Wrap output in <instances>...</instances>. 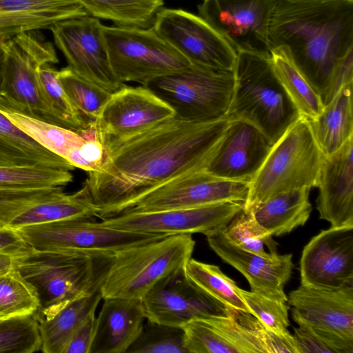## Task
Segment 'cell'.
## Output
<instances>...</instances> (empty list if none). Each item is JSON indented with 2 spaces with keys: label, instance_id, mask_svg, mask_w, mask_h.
Returning a JSON list of instances; mask_svg holds the SVG:
<instances>
[{
  "label": "cell",
  "instance_id": "cell-41",
  "mask_svg": "<svg viewBox=\"0 0 353 353\" xmlns=\"http://www.w3.org/2000/svg\"><path fill=\"white\" fill-rule=\"evenodd\" d=\"M127 353H188L183 343V330L147 321Z\"/></svg>",
  "mask_w": 353,
  "mask_h": 353
},
{
  "label": "cell",
  "instance_id": "cell-32",
  "mask_svg": "<svg viewBox=\"0 0 353 353\" xmlns=\"http://www.w3.org/2000/svg\"><path fill=\"white\" fill-rule=\"evenodd\" d=\"M88 15L117 26L150 28L163 0H74Z\"/></svg>",
  "mask_w": 353,
  "mask_h": 353
},
{
  "label": "cell",
  "instance_id": "cell-9",
  "mask_svg": "<svg viewBox=\"0 0 353 353\" xmlns=\"http://www.w3.org/2000/svg\"><path fill=\"white\" fill-rule=\"evenodd\" d=\"M234 83V70L192 64L185 71L154 79L144 86L167 103L174 117L208 122L227 118Z\"/></svg>",
  "mask_w": 353,
  "mask_h": 353
},
{
  "label": "cell",
  "instance_id": "cell-45",
  "mask_svg": "<svg viewBox=\"0 0 353 353\" xmlns=\"http://www.w3.org/2000/svg\"><path fill=\"white\" fill-rule=\"evenodd\" d=\"M234 317L256 336L265 353H299L294 338L289 331L279 332L272 330L250 312L237 310Z\"/></svg>",
  "mask_w": 353,
  "mask_h": 353
},
{
  "label": "cell",
  "instance_id": "cell-24",
  "mask_svg": "<svg viewBox=\"0 0 353 353\" xmlns=\"http://www.w3.org/2000/svg\"><path fill=\"white\" fill-rule=\"evenodd\" d=\"M90 353H127L146 320L141 300L103 299Z\"/></svg>",
  "mask_w": 353,
  "mask_h": 353
},
{
  "label": "cell",
  "instance_id": "cell-44",
  "mask_svg": "<svg viewBox=\"0 0 353 353\" xmlns=\"http://www.w3.org/2000/svg\"><path fill=\"white\" fill-rule=\"evenodd\" d=\"M240 294L250 313L263 325L279 332L288 331L290 305L241 288Z\"/></svg>",
  "mask_w": 353,
  "mask_h": 353
},
{
  "label": "cell",
  "instance_id": "cell-36",
  "mask_svg": "<svg viewBox=\"0 0 353 353\" xmlns=\"http://www.w3.org/2000/svg\"><path fill=\"white\" fill-rule=\"evenodd\" d=\"M40 309L37 290L16 268L0 276V319L36 314Z\"/></svg>",
  "mask_w": 353,
  "mask_h": 353
},
{
  "label": "cell",
  "instance_id": "cell-40",
  "mask_svg": "<svg viewBox=\"0 0 353 353\" xmlns=\"http://www.w3.org/2000/svg\"><path fill=\"white\" fill-rule=\"evenodd\" d=\"M41 351L37 314L0 319V353Z\"/></svg>",
  "mask_w": 353,
  "mask_h": 353
},
{
  "label": "cell",
  "instance_id": "cell-21",
  "mask_svg": "<svg viewBox=\"0 0 353 353\" xmlns=\"http://www.w3.org/2000/svg\"><path fill=\"white\" fill-rule=\"evenodd\" d=\"M288 302L298 325H307L353 339V286L339 288L301 285L291 291Z\"/></svg>",
  "mask_w": 353,
  "mask_h": 353
},
{
  "label": "cell",
  "instance_id": "cell-39",
  "mask_svg": "<svg viewBox=\"0 0 353 353\" xmlns=\"http://www.w3.org/2000/svg\"><path fill=\"white\" fill-rule=\"evenodd\" d=\"M72 181L71 171L66 170L37 166H0L1 189L64 187Z\"/></svg>",
  "mask_w": 353,
  "mask_h": 353
},
{
  "label": "cell",
  "instance_id": "cell-14",
  "mask_svg": "<svg viewBox=\"0 0 353 353\" xmlns=\"http://www.w3.org/2000/svg\"><path fill=\"white\" fill-rule=\"evenodd\" d=\"M102 27L99 19L86 15L59 21L50 30L72 72L114 92L124 84L112 70Z\"/></svg>",
  "mask_w": 353,
  "mask_h": 353
},
{
  "label": "cell",
  "instance_id": "cell-50",
  "mask_svg": "<svg viewBox=\"0 0 353 353\" xmlns=\"http://www.w3.org/2000/svg\"><path fill=\"white\" fill-rule=\"evenodd\" d=\"M7 56V40L0 36V90L1 88Z\"/></svg>",
  "mask_w": 353,
  "mask_h": 353
},
{
  "label": "cell",
  "instance_id": "cell-49",
  "mask_svg": "<svg viewBox=\"0 0 353 353\" xmlns=\"http://www.w3.org/2000/svg\"><path fill=\"white\" fill-rule=\"evenodd\" d=\"M19 252L0 250V276L15 268L17 256Z\"/></svg>",
  "mask_w": 353,
  "mask_h": 353
},
{
  "label": "cell",
  "instance_id": "cell-5",
  "mask_svg": "<svg viewBox=\"0 0 353 353\" xmlns=\"http://www.w3.org/2000/svg\"><path fill=\"white\" fill-rule=\"evenodd\" d=\"M194 246L192 234H170L114 252L100 285L102 299L142 300L162 281L183 270Z\"/></svg>",
  "mask_w": 353,
  "mask_h": 353
},
{
  "label": "cell",
  "instance_id": "cell-37",
  "mask_svg": "<svg viewBox=\"0 0 353 353\" xmlns=\"http://www.w3.org/2000/svg\"><path fill=\"white\" fill-rule=\"evenodd\" d=\"M223 232L230 241L245 251L268 259L278 254L272 236L250 212L243 210L228 223Z\"/></svg>",
  "mask_w": 353,
  "mask_h": 353
},
{
  "label": "cell",
  "instance_id": "cell-17",
  "mask_svg": "<svg viewBox=\"0 0 353 353\" xmlns=\"http://www.w3.org/2000/svg\"><path fill=\"white\" fill-rule=\"evenodd\" d=\"M273 0H203L199 16L238 52H270L268 28Z\"/></svg>",
  "mask_w": 353,
  "mask_h": 353
},
{
  "label": "cell",
  "instance_id": "cell-33",
  "mask_svg": "<svg viewBox=\"0 0 353 353\" xmlns=\"http://www.w3.org/2000/svg\"><path fill=\"white\" fill-rule=\"evenodd\" d=\"M270 52L274 71L300 114L316 118L324 108L321 99L292 63L286 48L280 46Z\"/></svg>",
  "mask_w": 353,
  "mask_h": 353
},
{
  "label": "cell",
  "instance_id": "cell-6",
  "mask_svg": "<svg viewBox=\"0 0 353 353\" xmlns=\"http://www.w3.org/2000/svg\"><path fill=\"white\" fill-rule=\"evenodd\" d=\"M324 157L308 119L301 116L273 145L249 183L243 210L281 193L317 187Z\"/></svg>",
  "mask_w": 353,
  "mask_h": 353
},
{
  "label": "cell",
  "instance_id": "cell-3",
  "mask_svg": "<svg viewBox=\"0 0 353 353\" xmlns=\"http://www.w3.org/2000/svg\"><path fill=\"white\" fill-rule=\"evenodd\" d=\"M113 254L28 248L18 254L15 268L37 291L41 303L37 316H46L99 289Z\"/></svg>",
  "mask_w": 353,
  "mask_h": 353
},
{
  "label": "cell",
  "instance_id": "cell-22",
  "mask_svg": "<svg viewBox=\"0 0 353 353\" xmlns=\"http://www.w3.org/2000/svg\"><path fill=\"white\" fill-rule=\"evenodd\" d=\"M353 137L324 157L317 188L316 208L331 227L353 225Z\"/></svg>",
  "mask_w": 353,
  "mask_h": 353
},
{
  "label": "cell",
  "instance_id": "cell-26",
  "mask_svg": "<svg viewBox=\"0 0 353 353\" xmlns=\"http://www.w3.org/2000/svg\"><path fill=\"white\" fill-rule=\"evenodd\" d=\"M2 112L40 145L79 169L85 165L91 139L98 134L94 123L75 131L23 114Z\"/></svg>",
  "mask_w": 353,
  "mask_h": 353
},
{
  "label": "cell",
  "instance_id": "cell-38",
  "mask_svg": "<svg viewBox=\"0 0 353 353\" xmlns=\"http://www.w3.org/2000/svg\"><path fill=\"white\" fill-rule=\"evenodd\" d=\"M42 93L52 112L61 121L65 128L81 131L88 128L73 105L59 78V70L46 64L37 72Z\"/></svg>",
  "mask_w": 353,
  "mask_h": 353
},
{
  "label": "cell",
  "instance_id": "cell-2",
  "mask_svg": "<svg viewBox=\"0 0 353 353\" xmlns=\"http://www.w3.org/2000/svg\"><path fill=\"white\" fill-rule=\"evenodd\" d=\"M267 46H284L321 99L339 63L353 52V0H273Z\"/></svg>",
  "mask_w": 353,
  "mask_h": 353
},
{
  "label": "cell",
  "instance_id": "cell-34",
  "mask_svg": "<svg viewBox=\"0 0 353 353\" xmlns=\"http://www.w3.org/2000/svg\"><path fill=\"white\" fill-rule=\"evenodd\" d=\"M185 277L196 287L226 306L250 312L235 281L219 266L190 259L183 268Z\"/></svg>",
  "mask_w": 353,
  "mask_h": 353
},
{
  "label": "cell",
  "instance_id": "cell-20",
  "mask_svg": "<svg viewBox=\"0 0 353 353\" xmlns=\"http://www.w3.org/2000/svg\"><path fill=\"white\" fill-rule=\"evenodd\" d=\"M210 248L225 263L245 277L251 292L272 300L288 302L284 286L290 280L292 254H277L268 259L245 251L225 235L223 230L205 236Z\"/></svg>",
  "mask_w": 353,
  "mask_h": 353
},
{
  "label": "cell",
  "instance_id": "cell-19",
  "mask_svg": "<svg viewBox=\"0 0 353 353\" xmlns=\"http://www.w3.org/2000/svg\"><path fill=\"white\" fill-rule=\"evenodd\" d=\"M273 145L250 123L239 119L230 120L205 171L223 179L250 183Z\"/></svg>",
  "mask_w": 353,
  "mask_h": 353
},
{
  "label": "cell",
  "instance_id": "cell-8",
  "mask_svg": "<svg viewBox=\"0 0 353 353\" xmlns=\"http://www.w3.org/2000/svg\"><path fill=\"white\" fill-rule=\"evenodd\" d=\"M102 32L112 70L121 84L135 82L144 86L192 65L152 27L103 25Z\"/></svg>",
  "mask_w": 353,
  "mask_h": 353
},
{
  "label": "cell",
  "instance_id": "cell-47",
  "mask_svg": "<svg viewBox=\"0 0 353 353\" xmlns=\"http://www.w3.org/2000/svg\"><path fill=\"white\" fill-rule=\"evenodd\" d=\"M95 312L90 314L76 330L65 353H90L95 330Z\"/></svg>",
  "mask_w": 353,
  "mask_h": 353
},
{
  "label": "cell",
  "instance_id": "cell-15",
  "mask_svg": "<svg viewBox=\"0 0 353 353\" xmlns=\"http://www.w3.org/2000/svg\"><path fill=\"white\" fill-rule=\"evenodd\" d=\"M248 191V183L223 179L204 170L164 183L137 199L128 210L156 211L225 201L245 203Z\"/></svg>",
  "mask_w": 353,
  "mask_h": 353
},
{
  "label": "cell",
  "instance_id": "cell-25",
  "mask_svg": "<svg viewBox=\"0 0 353 353\" xmlns=\"http://www.w3.org/2000/svg\"><path fill=\"white\" fill-rule=\"evenodd\" d=\"M88 15L74 0H0V36L6 40L50 29L59 21Z\"/></svg>",
  "mask_w": 353,
  "mask_h": 353
},
{
  "label": "cell",
  "instance_id": "cell-43",
  "mask_svg": "<svg viewBox=\"0 0 353 353\" xmlns=\"http://www.w3.org/2000/svg\"><path fill=\"white\" fill-rule=\"evenodd\" d=\"M294 330L299 353H353V339L303 324Z\"/></svg>",
  "mask_w": 353,
  "mask_h": 353
},
{
  "label": "cell",
  "instance_id": "cell-51",
  "mask_svg": "<svg viewBox=\"0 0 353 353\" xmlns=\"http://www.w3.org/2000/svg\"><path fill=\"white\" fill-rule=\"evenodd\" d=\"M0 166H13L9 161L0 157Z\"/></svg>",
  "mask_w": 353,
  "mask_h": 353
},
{
  "label": "cell",
  "instance_id": "cell-46",
  "mask_svg": "<svg viewBox=\"0 0 353 353\" xmlns=\"http://www.w3.org/2000/svg\"><path fill=\"white\" fill-rule=\"evenodd\" d=\"M353 83V52L345 57L336 66L329 86L321 98L323 105H327L346 85Z\"/></svg>",
  "mask_w": 353,
  "mask_h": 353
},
{
  "label": "cell",
  "instance_id": "cell-18",
  "mask_svg": "<svg viewBox=\"0 0 353 353\" xmlns=\"http://www.w3.org/2000/svg\"><path fill=\"white\" fill-rule=\"evenodd\" d=\"M301 284L339 288L353 286V225L321 230L305 245Z\"/></svg>",
  "mask_w": 353,
  "mask_h": 353
},
{
  "label": "cell",
  "instance_id": "cell-13",
  "mask_svg": "<svg viewBox=\"0 0 353 353\" xmlns=\"http://www.w3.org/2000/svg\"><path fill=\"white\" fill-rule=\"evenodd\" d=\"M174 117L172 108L147 87L124 84L112 93L94 125L106 150Z\"/></svg>",
  "mask_w": 353,
  "mask_h": 353
},
{
  "label": "cell",
  "instance_id": "cell-7",
  "mask_svg": "<svg viewBox=\"0 0 353 353\" xmlns=\"http://www.w3.org/2000/svg\"><path fill=\"white\" fill-rule=\"evenodd\" d=\"M58 62L52 43L37 31L23 32L7 40L0 111L18 113L64 127L48 105L37 76L40 67Z\"/></svg>",
  "mask_w": 353,
  "mask_h": 353
},
{
  "label": "cell",
  "instance_id": "cell-42",
  "mask_svg": "<svg viewBox=\"0 0 353 353\" xmlns=\"http://www.w3.org/2000/svg\"><path fill=\"white\" fill-rule=\"evenodd\" d=\"M63 186L31 189L0 188V229H9L10 222L19 214L38 203L63 194Z\"/></svg>",
  "mask_w": 353,
  "mask_h": 353
},
{
  "label": "cell",
  "instance_id": "cell-4",
  "mask_svg": "<svg viewBox=\"0 0 353 353\" xmlns=\"http://www.w3.org/2000/svg\"><path fill=\"white\" fill-rule=\"evenodd\" d=\"M233 70L226 117L250 123L274 144L301 115L274 71L270 52H238Z\"/></svg>",
  "mask_w": 353,
  "mask_h": 353
},
{
  "label": "cell",
  "instance_id": "cell-10",
  "mask_svg": "<svg viewBox=\"0 0 353 353\" xmlns=\"http://www.w3.org/2000/svg\"><path fill=\"white\" fill-rule=\"evenodd\" d=\"M16 232L34 250L79 249L112 253L167 235L123 231L88 218L32 225Z\"/></svg>",
  "mask_w": 353,
  "mask_h": 353
},
{
  "label": "cell",
  "instance_id": "cell-12",
  "mask_svg": "<svg viewBox=\"0 0 353 353\" xmlns=\"http://www.w3.org/2000/svg\"><path fill=\"white\" fill-rule=\"evenodd\" d=\"M244 203L225 201L203 206L156 211L127 210L101 219L112 228L139 233L205 236L223 230L243 210Z\"/></svg>",
  "mask_w": 353,
  "mask_h": 353
},
{
  "label": "cell",
  "instance_id": "cell-28",
  "mask_svg": "<svg viewBox=\"0 0 353 353\" xmlns=\"http://www.w3.org/2000/svg\"><path fill=\"white\" fill-rule=\"evenodd\" d=\"M310 188L279 194L249 209L256 221L272 236L290 233L307 221L312 212Z\"/></svg>",
  "mask_w": 353,
  "mask_h": 353
},
{
  "label": "cell",
  "instance_id": "cell-29",
  "mask_svg": "<svg viewBox=\"0 0 353 353\" xmlns=\"http://www.w3.org/2000/svg\"><path fill=\"white\" fill-rule=\"evenodd\" d=\"M0 157L14 166H37L69 171L75 168L23 132L1 111Z\"/></svg>",
  "mask_w": 353,
  "mask_h": 353
},
{
  "label": "cell",
  "instance_id": "cell-48",
  "mask_svg": "<svg viewBox=\"0 0 353 353\" xmlns=\"http://www.w3.org/2000/svg\"><path fill=\"white\" fill-rule=\"evenodd\" d=\"M28 248L16 231L0 229V250L19 252Z\"/></svg>",
  "mask_w": 353,
  "mask_h": 353
},
{
  "label": "cell",
  "instance_id": "cell-23",
  "mask_svg": "<svg viewBox=\"0 0 353 353\" xmlns=\"http://www.w3.org/2000/svg\"><path fill=\"white\" fill-rule=\"evenodd\" d=\"M182 329L188 353H265L256 336L234 316L195 318Z\"/></svg>",
  "mask_w": 353,
  "mask_h": 353
},
{
  "label": "cell",
  "instance_id": "cell-31",
  "mask_svg": "<svg viewBox=\"0 0 353 353\" xmlns=\"http://www.w3.org/2000/svg\"><path fill=\"white\" fill-rule=\"evenodd\" d=\"M99 218L98 209L83 185L77 192L65 194L38 203L23 211L9 224L8 228L17 230L21 228L77 218Z\"/></svg>",
  "mask_w": 353,
  "mask_h": 353
},
{
  "label": "cell",
  "instance_id": "cell-1",
  "mask_svg": "<svg viewBox=\"0 0 353 353\" xmlns=\"http://www.w3.org/2000/svg\"><path fill=\"white\" fill-rule=\"evenodd\" d=\"M230 120L193 122L176 117L106 150L101 168L84 185L100 219L118 214L150 191L181 176L204 170Z\"/></svg>",
  "mask_w": 353,
  "mask_h": 353
},
{
  "label": "cell",
  "instance_id": "cell-30",
  "mask_svg": "<svg viewBox=\"0 0 353 353\" xmlns=\"http://www.w3.org/2000/svg\"><path fill=\"white\" fill-rule=\"evenodd\" d=\"M352 85L344 86L323 112L308 119L313 134L325 156L339 149L353 137Z\"/></svg>",
  "mask_w": 353,
  "mask_h": 353
},
{
  "label": "cell",
  "instance_id": "cell-27",
  "mask_svg": "<svg viewBox=\"0 0 353 353\" xmlns=\"http://www.w3.org/2000/svg\"><path fill=\"white\" fill-rule=\"evenodd\" d=\"M101 299L99 288L70 302L52 314L37 316L41 351L44 353H65L76 330L90 314L96 312Z\"/></svg>",
  "mask_w": 353,
  "mask_h": 353
},
{
  "label": "cell",
  "instance_id": "cell-16",
  "mask_svg": "<svg viewBox=\"0 0 353 353\" xmlns=\"http://www.w3.org/2000/svg\"><path fill=\"white\" fill-rule=\"evenodd\" d=\"M141 302L147 321L181 328L195 318H232L237 311L190 283L183 270L159 283Z\"/></svg>",
  "mask_w": 353,
  "mask_h": 353
},
{
  "label": "cell",
  "instance_id": "cell-11",
  "mask_svg": "<svg viewBox=\"0 0 353 353\" xmlns=\"http://www.w3.org/2000/svg\"><path fill=\"white\" fill-rule=\"evenodd\" d=\"M152 28L192 64L233 70L237 52L207 21L183 9L162 8Z\"/></svg>",
  "mask_w": 353,
  "mask_h": 353
},
{
  "label": "cell",
  "instance_id": "cell-35",
  "mask_svg": "<svg viewBox=\"0 0 353 353\" xmlns=\"http://www.w3.org/2000/svg\"><path fill=\"white\" fill-rule=\"evenodd\" d=\"M59 78L83 120L88 125L94 123L112 92L79 77L68 67L59 70Z\"/></svg>",
  "mask_w": 353,
  "mask_h": 353
}]
</instances>
